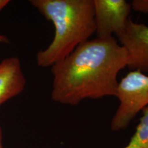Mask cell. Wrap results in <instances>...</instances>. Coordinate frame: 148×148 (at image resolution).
Here are the masks:
<instances>
[{
	"label": "cell",
	"instance_id": "8992f818",
	"mask_svg": "<svg viewBox=\"0 0 148 148\" xmlns=\"http://www.w3.org/2000/svg\"><path fill=\"white\" fill-rule=\"evenodd\" d=\"M26 79L21 61L17 57H8L0 62V106L16 97L25 89Z\"/></svg>",
	"mask_w": 148,
	"mask_h": 148
},
{
	"label": "cell",
	"instance_id": "52a82bcc",
	"mask_svg": "<svg viewBox=\"0 0 148 148\" xmlns=\"http://www.w3.org/2000/svg\"><path fill=\"white\" fill-rule=\"evenodd\" d=\"M122 148H148V106L142 110V116L129 143Z\"/></svg>",
	"mask_w": 148,
	"mask_h": 148
},
{
	"label": "cell",
	"instance_id": "277c9868",
	"mask_svg": "<svg viewBox=\"0 0 148 148\" xmlns=\"http://www.w3.org/2000/svg\"><path fill=\"white\" fill-rule=\"evenodd\" d=\"M96 38H117L124 32L132 10L125 0H92Z\"/></svg>",
	"mask_w": 148,
	"mask_h": 148
},
{
	"label": "cell",
	"instance_id": "8fae6325",
	"mask_svg": "<svg viewBox=\"0 0 148 148\" xmlns=\"http://www.w3.org/2000/svg\"><path fill=\"white\" fill-rule=\"evenodd\" d=\"M0 148H3L2 143V130H1V125H0Z\"/></svg>",
	"mask_w": 148,
	"mask_h": 148
},
{
	"label": "cell",
	"instance_id": "ba28073f",
	"mask_svg": "<svg viewBox=\"0 0 148 148\" xmlns=\"http://www.w3.org/2000/svg\"><path fill=\"white\" fill-rule=\"evenodd\" d=\"M132 10L148 14V0H133L131 2Z\"/></svg>",
	"mask_w": 148,
	"mask_h": 148
},
{
	"label": "cell",
	"instance_id": "5b68a950",
	"mask_svg": "<svg viewBox=\"0 0 148 148\" xmlns=\"http://www.w3.org/2000/svg\"><path fill=\"white\" fill-rule=\"evenodd\" d=\"M127 55L130 71L148 73V26L130 18L124 32L117 38Z\"/></svg>",
	"mask_w": 148,
	"mask_h": 148
},
{
	"label": "cell",
	"instance_id": "3957f363",
	"mask_svg": "<svg viewBox=\"0 0 148 148\" xmlns=\"http://www.w3.org/2000/svg\"><path fill=\"white\" fill-rule=\"evenodd\" d=\"M119 106L110 122L114 132L126 129L138 112L148 106V75L130 71L119 81L116 97Z\"/></svg>",
	"mask_w": 148,
	"mask_h": 148
},
{
	"label": "cell",
	"instance_id": "7a4b0ae2",
	"mask_svg": "<svg viewBox=\"0 0 148 148\" xmlns=\"http://www.w3.org/2000/svg\"><path fill=\"white\" fill-rule=\"evenodd\" d=\"M29 3L54 27L51 43L36 54L40 67H51L95 34L92 0H31Z\"/></svg>",
	"mask_w": 148,
	"mask_h": 148
},
{
	"label": "cell",
	"instance_id": "6da1fadb",
	"mask_svg": "<svg viewBox=\"0 0 148 148\" xmlns=\"http://www.w3.org/2000/svg\"><path fill=\"white\" fill-rule=\"evenodd\" d=\"M127 66L126 51L115 37L88 40L51 67V99L76 106L84 99L116 97L118 75Z\"/></svg>",
	"mask_w": 148,
	"mask_h": 148
},
{
	"label": "cell",
	"instance_id": "30bf717a",
	"mask_svg": "<svg viewBox=\"0 0 148 148\" xmlns=\"http://www.w3.org/2000/svg\"><path fill=\"white\" fill-rule=\"evenodd\" d=\"M9 42V40L5 35L0 34V44L1 43H8Z\"/></svg>",
	"mask_w": 148,
	"mask_h": 148
},
{
	"label": "cell",
	"instance_id": "9c48e42d",
	"mask_svg": "<svg viewBox=\"0 0 148 148\" xmlns=\"http://www.w3.org/2000/svg\"><path fill=\"white\" fill-rule=\"evenodd\" d=\"M10 3L9 0H0V12Z\"/></svg>",
	"mask_w": 148,
	"mask_h": 148
}]
</instances>
